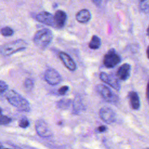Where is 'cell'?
Wrapping results in <instances>:
<instances>
[{"label":"cell","instance_id":"obj_26","mask_svg":"<svg viewBox=\"0 0 149 149\" xmlns=\"http://www.w3.org/2000/svg\"><path fill=\"white\" fill-rule=\"evenodd\" d=\"M107 130V127L105 126H104V125L100 126H99V127L97 129V131L98 133H102V132H105Z\"/></svg>","mask_w":149,"mask_h":149},{"label":"cell","instance_id":"obj_8","mask_svg":"<svg viewBox=\"0 0 149 149\" xmlns=\"http://www.w3.org/2000/svg\"><path fill=\"white\" fill-rule=\"evenodd\" d=\"M100 118L106 123L111 124L116 120V115L114 111L109 107H102L99 111Z\"/></svg>","mask_w":149,"mask_h":149},{"label":"cell","instance_id":"obj_14","mask_svg":"<svg viewBox=\"0 0 149 149\" xmlns=\"http://www.w3.org/2000/svg\"><path fill=\"white\" fill-rule=\"evenodd\" d=\"M91 18L90 12L86 9H83L79 11L76 15V19L81 23H86Z\"/></svg>","mask_w":149,"mask_h":149},{"label":"cell","instance_id":"obj_23","mask_svg":"<svg viewBox=\"0 0 149 149\" xmlns=\"http://www.w3.org/2000/svg\"><path fill=\"white\" fill-rule=\"evenodd\" d=\"M29 121L26 118H23L19 122V125L20 127L22 128H26L27 127L29 126Z\"/></svg>","mask_w":149,"mask_h":149},{"label":"cell","instance_id":"obj_10","mask_svg":"<svg viewBox=\"0 0 149 149\" xmlns=\"http://www.w3.org/2000/svg\"><path fill=\"white\" fill-rule=\"evenodd\" d=\"M100 79L102 81L108 84L115 90L117 91H119L120 90V86L119 82L116 77H115L113 75L108 74L104 72H101L100 74Z\"/></svg>","mask_w":149,"mask_h":149},{"label":"cell","instance_id":"obj_30","mask_svg":"<svg viewBox=\"0 0 149 149\" xmlns=\"http://www.w3.org/2000/svg\"><path fill=\"white\" fill-rule=\"evenodd\" d=\"M147 35H148V36L149 37V26H148V27L147 28Z\"/></svg>","mask_w":149,"mask_h":149},{"label":"cell","instance_id":"obj_27","mask_svg":"<svg viewBox=\"0 0 149 149\" xmlns=\"http://www.w3.org/2000/svg\"><path fill=\"white\" fill-rule=\"evenodd\" d=\"M146 97H147V100L148 101V102L149 104V80L148 81L147 83V88H146Z\"/></svg>","mask_w":149,"mask_h":149},{"label":"cell","instance_id":"obj_16","mask_svg":"<svg viewBox=\"0 0 149 149\" xmlns=\"http://www.w3.org/2000/svg\"><path fill=\"white\" fill-rule=\"evenodd\" d=\"M101 45V39L95 35L93 36L88 44L89 48L92 49H97L100 47Z\"/></svg>","mask_w":149,"mask_h":149},{"label":"cell","instance_id":"obj_21","mask_svg":"<svg viewBox=\"0 0 149 149\" xmlns=\"http://www.w3.org/2000/svg\"><path fill=\"white\" fill-rule=\"evenodd\" d=\"M11 122V119L2 113V109L0 107V125H5Z\"/></svg>","mask_w":149,"mask_h":149},{"label":"cell","instance_id":"obj_9","mask_svg":"<svg viewBox=\"0 0 149 149\" xmlns=\"http://www.w3.org/2000/svg\"><path fill=\"white\" fill-rule=\"evenodd\" d=\"M36 19L38 22L45 25L52 27L56 26L54 16L48 12L43 11L39 13L36 15Z\"/></svg>","mask_w":149,"mask_h":149},{"label":"cell","instance_id":"obj_31","mask_svg":"<svg viewBox=\"0 0 149 149\" xmlns=\"http://www.w3.org/2000/svg\"><path fill=\"white\" fill-rule=\"evenodd\" d=\"M0 149H3V146L1 143H0Z\"/></svg>","mask_w":149,"mask_h":149},{"label":"cell","instance_id":"obj_20","mask_svg":"<svg viewBox=\"0 0 149 149\" xmlns=\"http://www.w3.org/2000/svg\"><path fill=\"white\" fill-rule=\"evenodd\" d=\"M1 33L3 36L9 37V36H12L13 34L14 31L10 27L6 26V27H4L2 29H1Z\"/></svg>","mask_w":149,"mask_h":149},{"label":"cell","instance_id":"obj_22","mask_svg":"<svg viewBox=\"0 0 149 149\" xmlns=\"http://www.w3.org/2000/svg\"><path fill=\"white\" fill-rule=\"evenodd\" d=\"M24 87L27 90H31L34 87V81L30 78H27L24 81Z\"/></svg>","mask_w":149,"mask_h":149},{"label":"cell","instance_id":"obj_28","mask_svg":"<svg viewBox=\"0 0 149 149\" xmlns=\"http://www.w3.org/2000/svg\"><path fill=\"white\" fill-rule=\"evenodd\" d=\"M93 3L97 6H100L101 4L102 0H91Z\"/></svg>","mask_w":149,"mask_h":149},{"label":"cell","instance_id":"obj_11","mask_svg":"<svg viewBox=\"0 0 149 149\" xmlns=\"http://www.w3.org/2000/svg\"><path fill=\"white\" fill-rule=\"evenodd\" d=\"M59 57L65 66L70 71H74L77 68L76 64L69 55L65 52H61L59 54Z\"/></svg>","mask_w":149,"mask_h":149},{"label":"cell","instance_id":"obj_12","mask_svg":"<svg viewBox=\"0 0 149 149\" xmlns=\"http://www.w3.org/2000/svg\"><path fill=\"white\" fill-rule=\"evenodd\" d=\"M131 66L129 63L122 65L117 70V76L121 80L125 81L129 79L130 76Z\"/></svg>","mask_w":149,"mask_h":149},{"label":"cell","instance_id":"obj_4","mask_svg":"<svg viewBox=\"0 0 149 149\" xmlns=\"http://www.w3.org/2000/svg\"><path fill=\"white\" fill-rule=\"evenodd\" d=\"M96 90L105 101L109 103H116L119 101L118 96L104 84H100L97 85Z\"/></svg>","mask_w":149,"mask_h":149},{"label":"cell","instance_id":"obj_7","mask_svg":"<svg viewBox=\"0 0 149 149\" xmlns=\"http://www.w3.org/2000/svg\"><path fill=\"white\" fill-rule=\"evenodd\" d=\"M44 79L47 83L52 86L57 85L62 81V77L59 72L51 68H48L45 70Z\"/></svg>","mask_w":149,"mask_h":149},{"label":"cell","instance_id":"obj_3","mask_svg":"<svg viewBox=\"0 0 149 149\" xmlns=\"http://www.w3.org/2000/svg\"><path fill=\"white\" fill-rule=\"evenodd\" d=\"M27 47V43L26 41L19 39L2 46L0 48V53L4 56H9L26 49Z\"/></svg>","mask_w":149,"mask_h":149},{"label":"cell","instance_id":"obj_6","mask_svg":"<svg viewBox=\"0 0 149 149\" xmlns=\"http://www.w3.org/2000/svg\"><path fill=\"white\" fill-rule=\"evenodd\" d=\"M35 128L37 134L41 137L48 138L52 135L49 126L43 119H39L36 121Z\"/></svg>","mask_w":149,"mask_h":149},{"label":"cell","instance_id":"obj_18","mask_svg":"<svg viewBox=\"0 0 149 149\" xmlns=\"http://www.w3.org/2000/svg\"><path fill=\"white\" fill-rule=\"evenodd\" d=\"M72 104V101L70 99H62L58 101L57 107L61 109H67L69 108Z\"/></svg>","mask_w":149,"mask_h":149},{"label":"cell","instance_id":"obj_2","mask_svg":"<svg viewBox=\"0 0 149 149\" xmlns=\"http://www.w3.org/2000/svg\"><path fill=\"white\" fill-rule=\"evenodd\" d=\"M53 38L52 31L47 28L38 30L33 37V42L35 45L41 49L47 48Z\"/></svg>","mask_w":149,"mask_h":149},{"label":"cell","instance_id":"obj_17","mask_svg":"<svg viewBox=\"0 0 149 149\" xmlns=\"http://www.w3.org/2000/svg\"><path fill=\"white\" fill-rule=\"evenodd\" d=\"M83 104L81 99L79 97H76L73 102V111L76 113L79 112L83 109Z\"/></svg>","mask_w":149,"mask_h":149},{"label":"cell","instance_id":"obj_1","mask_svg":"<svg viewBox=\"0 0 149 149\" xmlns=\"http://www.w3.org/2000/svg\"><path fill=\"white\" fill-rule=\"evenodd\" d=\"M5 97L9 104L16 107L19 111L27 112L30 111V107L27 100L15 90H9Z\"/></svg>","mask_w":149,"mask_h":149},{"label":"cell","instance_id":"obj_5","mask_svg":"<svg viewBox=\"0 0 149 149\" xmlns=\"http://www.w3.org/2000/svg\"><path fill=\"white\" fill-rule=\"evenodd\" d=\"M120 56L113 48H111L104 55L103 64L107 68H112L120 62Z\"/></svg>","mask_w":149,"mask_h":149},{"label":"cell","instance_id":"obj_32","mask_svg":"<svg viewBox=\"0 0 149 149\" xmlns=\"http://www.w3.org/2000/svg\"><path fill=\"white\" fill-rule=\"evenodd\" d=\"M3 149H9V148H3Z\"/></svg>","mask_w":149,"mask_h":149},{"label":"cell","instance_id":"obj_19","mask_svg":"<svg viewBox=\"0 0 149 149\" xmlns=\"http://www.w3.org/2000/svg\"><path fill=\"white\" fill-rule=\"evenodd\" d=\"M139 6L141 12L149 13V0H139Z\"/></svg>","mask_w":149,"mask_h":149},{"label":"cell","instance_id":"obj_24","mask_svg":"<svg viewBox=\"0 0 149 149\" xmlns=\"http://www.w3.org/2000/svg\"><path fill=\"white\" fill-rule=\"evenodd\" d=\"M8 84L3 80H0V94L5 92L8 90Z\"/></svg>","mask_w":149,"mask_h":149},{"label":"cell","instance_id":"obj_29","mask_svg":"<svg viewBox=\"0 0 149 149\" xmlns=\"http://www.w3.org/2000/svg\"><path fill=\"white\" fill-rule=\"evenodd\" d=\"M146 54H147V58L149 59V46H148V47H147V48Z\"/></svg>","mask_w":149,"mask_h":149},{"label":"cell","instance_id":"obj_25","mask_svg":"<svg viewBox=\"0 0 149 149\" xmlns=\"http://www.w3.org/2000/svg\"><path fill=\"white\" fill-rule=\"evenodd\" d=\"M69 87L68 86H63L58 90V93L60 95H64L68 91Z\"/></svg>","mask_w":149,"mask_h":149},{"label":"cell","instance_id":"obj_15","mask_svg":"<svg viewBox=\"0 0 149 149\" xmlns=\"http://www.w3.org/2000/svg\"><path fill=\"white\" fill-rule=\"evenodd\" d=\"M128 97L131 107L135 110L139 109L140 103L138 94L135 91H130L128 94Z\"/></svg>","mask_w":149,"mask_h":149},{"label":"cell","instance_id":"obj_33","mask_svg":"<svg viewBox=\"0 0 149 149\" xmlns=\"http://www.w3.org/2000/svg\"><path fill=\"white\" fill-rule=\"evenodd\" d=\"M146 149H149V148H146Z\"/></svg>","mask_w":149,"mask_h":149},{"label":"cell","instance_id":"obj_13","mask_svg":"<svg viewBox=\"0 0 149 149\" xmlns=\"http://www.w3.org/2000/svg\"><path fill=\"white\" fill-rule=\"evenodd\" d=\"M54 19L56 26L59 28H62L65 26V24L67 20V15L66 13L62 10H57L54 15Z\"/></svg>","mask_w":149,"mask_h":149}]
</instances>
